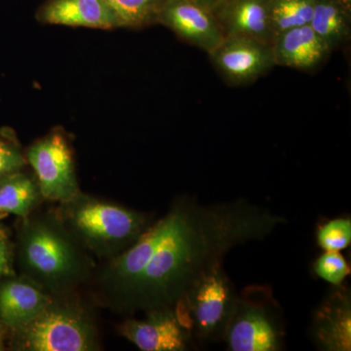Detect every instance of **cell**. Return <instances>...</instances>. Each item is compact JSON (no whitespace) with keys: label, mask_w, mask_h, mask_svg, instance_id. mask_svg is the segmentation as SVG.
Segmentation results:
<instances>
[{"label":"cell","mask_w":351,"mask_h":351,"mask_svg":"<svg viewBox=\"0 0 351 351\" xmlns=\"http://www.w3.org/2000/svg\"><path fill=\"white\" fill-rule=\"evenodd\" d=\"M284 223L280 215L244 199L207 206L178 198L135 243L99 270V300L123 313L175 308L232 248L263 240Z\"/></svg>","instance_id":"obj_1"},{"label":"cell","mask_w":351,"mask_h":351,"mask_svg":"<svg viewBox=\"0 0 351 351\" xmlns=\"http://www.w3.org/2000/svg\"><path fill=\"white\" fill-rule=\"evenodd\" d=\"M15 258L22 276L51 295L73 294L93 277L92 256L68 232L55 212L21 219Z\"/></svg>","instance_id":"obj_2"},{"label":"cell","mask_w":351,"mask_h":351,"mask_svg":"<svg viewBox=\"0 0 351 351\" xmlns=\"http://www.w3.org/2000/svg\"><path fill=\"white\" fill-rule=\"evenodd\" d=\"M55 213L90 255L106 261L123 253L152 223L149 215L82 191L59 203Z\"/></svg>","instance_id":"obj_3"},{"label":"cell","mask_w":351,"mask_h":351,"mask_svg":"<svg viewBox=\"0 0 351 351\" xmlns=\"http://www.w3.org/2000/svg\"><path fill=\"white\" fill-rule=\"evenodd\" d=\"M11 334L15 350L95 351L101 348L94 318L73 294L52 295L34 320Z\"/></svg>","instance_id":"obj_4"},{"label":"cell","mask_w":351,"mask_h":351,"mask_svg":"<svg viewBox=\"0 0 351 351\" xmlns=\"http://www.w3.org/2000/svg\"><path fill=\"white\" fill-rule=\"evenodd\" d=\"M278 304L267 286L252 285L237 295L223 338L232 351H276L284 330Z\"/></svg>","instance_id":"obj_5"},{"label":"cell","mask_w":351,"mask_h":351,"mask_svg":"<svg viewBox=\"0 0 351 351\" xmlns=\"http://www.w3.org/2000/svg\"><path fill=\"white\" fill-rule=\"evenodd\" d=\"M237 297L223 263H219L201 276L175 309L191 336L216 339L225 334Z\"/></svg>","instance_id":"obj_6"},{"label":"cell","mask_w":351,"mask_h":351,"mask_svg":"<svg viewBox=\"0 0 351 351\" xmlns=\"http://www.w3.org/2000/svg\"><path fill=\"white\" fill-rule=\"evenodd\" d=\"M44 200L64 202L80 193L71 147L63 135L51 134L27 152Z\"/></svg>","instance_id":"obj_7"},{"label":"cell","mask_w":351,"mask_h":351,"mask_svg":"<svg viewBox=\"0 0 351 351\" xmlns=\"http://www.w3.org/2000/svg\"><path fill=\"white\" fill-rule=\"evenodd\" d=\"M209 55L221 75L233 84L255 82L276 66L271 43L248 36H225Z\"/></svg>","instance_id":"obj_8"},{"label":"cell","mask_w":351,"mask_h":351,"mask_svg":"<svg viewBox=\"0 0 351 351\" xmlns=\"http://www.w3.org/2000/svg\"><path fill=\"white\" fill-rule=\"evenodd\" d=\"M145 315L144 319L124 321L119 325V334L143 351L188 350L193 336L175 308L156 309Z\"/></svg>","instance_id":"obj_9"},{"label":"cell","mask_w":351,"mask_h":351,"mask_svg":"<svg viewBox=\"0 0 351 351\" xmlns=\"http://www.w3.org/2000/svg\"><path fill=\"white\" fill-rule=\"evenodd\" d=\"M158 18L181 38L208 53L226 36L213 11L195 0H163Z\"/></svg>","instance_id":"obj_10"},{"label":"cell","mask_w":351,"mask_h":351,"mask_svg":"<svg viewBox=\"0 0 351 351\" xmlns=\"http://www.w3.org/2000/svg\"><path fill=\"white\" fill-rule=\"evenodd\" d=\"M52 295L24 276L0 280V321L11 332L29 324L49 304Z\"/></svg>","instance_id":"obj_11"},{"label":"cell","mask_w":351,"mask_h":351,"mask_svg":"<svg viewBox=\"0 0 351 351\" xmlns=\"http://www.w3.org/2000/svg\"><path fill=\"white\" fill-rule=\"evenodd\" d=\"M313 338L321 350H351V295L345 286L335 287L316 311Z\"/></svg>","instance_id":"obj_12"},{"label":"cell","mask_w":351,"mask_h":351,"mask_svg":"<svg viewBox=\"0 0 351 351\" xmlns=\"http://www.w3.org/2000/svg\"><path fill=\"white\" fill-rule=\"evenodd\" d=\"M271 0H223L215 15L225 36H242L272 43Z\"/></svg>","instance_id":"obj_13"},{"label":"cell","mask_w":351,"mask_h":351,"mask_svg":"<svg viewBox=\"0 0 351 351\" xmlns=\"http://www.w3.org/2000/svg\"><path fill=\"white\" fill-rule=\"evenodd\" d=\"M271 45L276 64L302 71L316 68L331 51L309 25L276 34Z\"/></svg>","instance_id":"obj_14"},{"label":"cell","mask_w":351,"mask_h":351,"mask_svg":"<svg viewBox=\"0 0 351 351\" xmlns=\"http://www.w3.org/2000/svg\"><path fill=\"white\" fill-rule=\"evenodd\" d=\"M39 19L52 25L113 29L117 18L105 0H49L39 12Z\"/></svg>","instance_id":"obj_15"},{"label":"cell","mask_w":351,"mask_h":351,"mask_svg":"<svg viewBox=\"0 0 351 351\" xmlns=\"http://www.w3.org/2000/svg\"><path fill=\"white\" fill-rule=\"evenodd\" d=\"M44 200L38 180L20 171L0 178V216L14 215L24 219Z\"/></svg>","instance_id":"obj_16"},{"label":"cell","mask_w":351,"mask_h":351,"mask_svg":"<svg viewBox=\"0 0 351 351\" xmlns=\"http://www.w3.org/2000/svg\"><path fill=\"white\" fill-rule=\"evenodd\" d=\"M350 9L337 0H315L309 25L332 50L350 36Z\"/></svg>","instance_id":"obj_17"},{"label":"cell","mask_w":351,"mask_h":351,"mask_svg":"<svg viewBox=\"0 0 351 351\" xmlns=\"http://www.w3.org/2000/svg\"><path fill=\"white\" fill-rule=\"evenodd\" d=\"M315 0H271L270 25L274 38L280 32L309 25Z\"/></svg>","instance_id":"obj_18"},{"label":"cell","mask_w":351,"mask_h":351,"mask_svg":"<svg viewBox=\"0 0 351 351\" xmlns=\"http://www.w3.org/2000/svg\"><path fill=\"white\" fill-rule=\"evenodd\" d=\"M119 27H137L158 18L163 0H105Z\"/></svg>","instance_id":"obj_19"},{"label":"cell","mask_w":351,"mask_h":351,"mask_svg":"<svg viewBox=\"0 0 351 351\" xmlns=\"http://www.w3.org/2000/svg\"><path fill=\"white\" fill-rule=\"evenodd\" d=\"M316 241L323 251L341 252L351 243V219L337 218L318 226Z\"/></svg>","instance_id":"obj_20"},{"label":"cell","mask_w":351,"mask_h":351,"mask_svg":"<svg viewBox=\"0 0 351 351\" xmlns=\"http://www.w3.org/2000/svg\"><path fill=\"white\" fill-rule=\"evenodd\" d=\"M314 274L334 287L343 285L350 276V265L339 252L324 251L313 265Z\"/></svg>","instance_id":"obj_21"},{"label":"cell","mask_w":351,"mask_h":351,"mask_svg":"<svg viewBox=\"0 0 351 351\" xmlns=\"http://www.w3.org/2000/svg\"><path fill=\"white\" fill-rule=\"evenodd\" d=\"M27 163V158L18 145L0 137V178L20 171Z\"/></svg>","instance_id":"obj_22"},{"label":"cell","mask_w":351,"mask_h":351,"mask_svg":"<svg viewBox=\"0 0 351 351\" xmlns=\"http://www.w3.org/2000/svg\"><path fill=\"white\" fill-rule=\"evenodd\" d=\"M15 262V245L11 240L8 230L0 226V280L14 276Z\"/></svg>","instance_id":"obj_23"},{"label":"cell","mask_w":351,"mask_h":351,"mask_svg":"<svg viewBox=\"0 0 351 351\" xmlns=\"http://www.w3.org/2000/svg\"><path fill=\"white\" fill-rule=\"evenodd\" d=\"M195 1L215 12V10L218 8L219 4H221L223 0H195Z\"/></svg>","instance_id":"obj_24"},{"label":"cell","mask_w":351,"mask_h":351,"mask_svg":"<svg viewBox=\"0 0 351 351\" xmlns=\"http://www.w3.org/2000/svg\"><path fill=\"white\" fill-rule=\"evenodd\" d=\"M5 329L6 327L2 324L0 321V350H4V341H5Z\"/></svg>","instance_id":"obj_25"},{"label":"cell","mask_w":351,"mask_h":351,"mask_svg":"<svg viewBox=\"0 0 351 351\" xmlns=\"http://www.w3.org/2000/svg\"><path fill=\"white\" fill-rule=\"evenodd\" d=\"M337 1L339 2V3L343 4L348 8L350 9L351 7V0H337Z\"/></svg>","instance_id":"obj_26"}]
</instances>
